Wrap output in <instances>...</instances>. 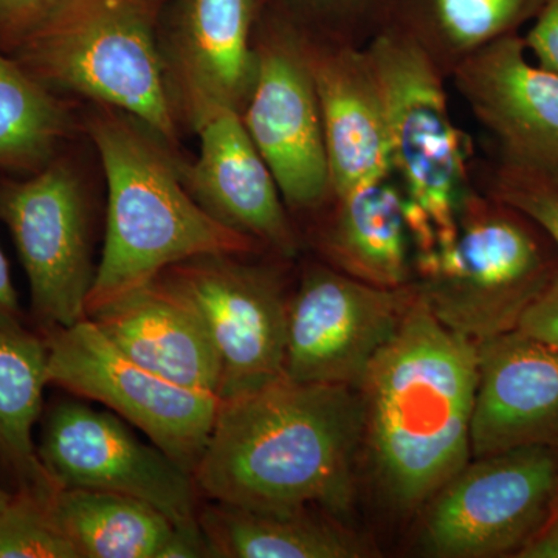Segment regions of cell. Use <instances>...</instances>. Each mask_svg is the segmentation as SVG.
Masks as SVG:
<instances>
[{
    "label": "cell",
    "mask_w": 558,
    "mask_h": 558,
    "mask_svg": "<svg viewBox=\"0 0 558 558\" xmlns=\"http://www.w3.org/2000/svg\"><path fill=\"white\" fill-rule=\"evenodd\" d=\"M260 0H186L174 64L191 120L213 108L242 113L256 80Z\"/></svg>",
    "instance_id": "obj_20"
},
{
    "label": "cell",
    "mask_w": 558,
    "mask_h": 558,
    "mask_svg": "<svg viewBox=\"0 0 558 558\" xmlns=\"http://www.w3.org/2000/svg\"><path fill=\"white\" fill-rule=\"evenodd\" d=\"M365 50L387 110L391 174L416 258L457 233L459 207L473 186L464 138L451 120L447 80L416 44L384 27Z\"/></svg>",
    "instance_id": "obj_6"
},
{
    "label": "cell",
    "mask_w": 558,
    "mask_h": 558,
    "mask_svg": "<svg viewBox=\"0 0 558 558\" xmlns=\"http://www.w3.org/2000/svg\"><path fill=\"white\" fill-rule=\"evenodd\" d=\"M517 558H558V478L548 519Z\"/></svg>",
    "instance_id": "obj_32"
},
{
    "label": "cell",
    "mask_w": 558,
    "mask_h": 558,
    "mask_svg": "<svg viewBox=\"0 0 558 558\" xmlns=\"http://www.w3.org/2000/svg\"><path fill=\"white\" fill-rule=\"evenodd\" d=\"M523 38L532 60L558 73V0H543Z\"/></svg>",
    "instance_id": "obj_30"
},
{
    "label": "cell",
    "mask_w": 558,
    "mask_h": 558,
    "mask_svg": "<svg viewBox=\"0 0 558 558\" xmlns=\"http://www.w3.org/2000/svg\"><path fill=\"white\" fill-rule=\"evenodd\" d=\"M558 277V247L523 211L476 189L453 240L414 258V288L433 317L475 344L519 329Z\"/></svg>",
    "instance_id": "obj_4"
},
{
    "label": "cell",
    "mask_w": 558,
    "mask_h": 558,
    "mask_svg": "<svg viewBox=\"0 0 558 558\" xmlns=\"http://www.w3.org/2000/svg\"><path fill=\"white\" fill-rule=\"evenodd\" d=\"M256 80L241 119L277 180L286 207L311 213L330 194L322 110L306 39L260 3Z\"/></svg>",
    "instance_id": "obj_9"
},
{
    "label": "cell",
    "mask_w": 558,
    "mask_h": 558,
    "mask_svg": "<svg viewBox=\"0 0 558 558\" xmlns=\"http://www.w3.org/2000/svg\"><path fill=\"white\" fill-rule=\"evenodd\" d=\"M201 312L220 362L219 399L284 376L290 296L274 270L241 255H204L161 271Z\"/></svg>",
    "instance_id": "obj_13"
},
{
    "label": "cell",
    "mask_w": 558,
    "mask_h": 558,
    "mask_svg": "<svg viewBox=\"0 0 558 558\" xmlns=\"http://www.w3.org/2000/svg\"><path fill=\"white\" fill-rule=\"evenodd\" d=\"M72 0H0V49L13 50Z\"/></svg>",
    "instance_id": "obj_29"
},
{
    "label": "cell",
    "mask_w": 558,
    "mask_h": 558,
    "mask_svg": "<svg viewBox=\"0 0 558 558\" xmlns=\"http://www.w3.org/2000/svg\"><path fill=\"white\" fill-rule=\"evenodd\" d=\"M13 498V492H7L5 488L0 487V510L5 508Z\"/></svg>",
    "instance_id": "obj_34"
},
{
    "label": "cell",
    "mask_w": 558,
    "mask_h": 558,
    "mask_svg": "<svg viewBox=\"0 0 558 558\" xmlns=\"http://www.w3.org/2000/svg\"><path fill=\"white\" fill-rule=\"evenodd\" d=\"M46 339L32 330L0 329V468L14 492L49 495L57 490L40 464L35 432L44 413Z\"/></svg>",
    "instance_id": "obj_24"
},
{
    "label": "cell",
    "mask_w": 558,
    "mask_h": 558,
    "mask_svg": "<svg viewBox=\"0 0 558 558\" xmlns=\"http://www.w3.org/2000/svg\"><path fill=\"white\" fill-rule=\"evenodd\" d=\"M304 39L322 110L330 193L391 174L387 110L365 47Z\"/></svg>",
    "instance_id": "obj_18"
},
{
    "label": "cell",
    "mask_w": 558,
    "mask_h": 558,
    "mask_svg": "<svg viewBox=\"0 0 558 558\" xmlns=\"http://www.w3.org/2000/svg\"><path fill=\"white\" fill-rule=\"evenodd\" d=\"M307 215L318 218L315 247L332 269L379 288L414 281L413 242L395 175L330 193Z\"/></svg>",
    "instance_id": "obj_19"
},
{
    "label": "cell",
    "mask_w": 558,
    "mask_h": 558,
    "mask_svg": "<svg viewBox=\"0 0 558 558\" xmlns=\"http://www.w3.org/2000/svg\"><path fill=\"white\" fill-rule=\"evenodd\" d=\"M51 517L78 558H163L175 524L143 499L58 487Z\"/></svg>",
    "instance_id": "obj_23"
},
{
    "label": "cell",
    "mask_w": 558,
    "mask_h": 558,
    "mask_svg": "<svg viewBox=\"0 0 558 558\" xmlns=\"http://www.w3.org/2000/svg\"><path fill=\"white\" fill-rule=\"evenodd\" d=\"M391 0H260L315 40L365 47L387 22Z\"/></svg>",
    "instance_id": "obj_26"
},
{
    "label": "cell",
    "mask_w": 558,
    "mask_h": 558,
    "mask_svg": "<svg viewBox=\"0 0 558 558\" xmlns=\"http://www.w3.org/2000/svg\"><path fill=\"white\" fill-rule=\"evenodd\" d=\"M450 81L494 140L495 159L558 171V73L531 60L521 33L470 54Z\"/></svg>",
    "instance_id": "obj_14"
},
{
    "label": "cell",
    "mask_w": 558,
    "mask_h": 558,
    "mask_svg": "<svg viewBox=\"0 0 558 558\" xmlns=\"http://www.w3.org/2000/svg\"><path fill=\"white\" fill-rule=\"evenodd\" d=\"M542 5L543 0H391L384 27L416 44L449 81L470 54L529 27Z\"/></svg>",
    "instance_id": "obj_22"
},
{
    "label": "cell",
    "mask_w": 558,
    "mask_h": 558,
    "mask_svg": "<svg viewBox=\"0 0 558 558\" xmlns=\"http://www.w3.org/2000/svg\"><path fill=\"white\" fill-rule=\"evenodd\" d=\"M0 329H25L20 299L11 277L10 264L0 247Z\"/></svg>",
    "instance_id": "obj_33"
},
{
    "label": "cell",
    "mask_w": 558,
    "mask_h": 558,
    "mask_svg": "<svg viewBox=\"0 0 558 558\" xmlns=\"http://www.w3.org/2000/svg\"><path fill=\"white\" fill-rule=\"evenodd\" d=\"M519 330L558 347V277L529 307L524 317L521 318Z\"/></svg>",
    "instance_id": "obj_31"
},
{
    "label": "cell",
    "mask_w": 558,
    "mask_h": 558,
    "mask_svg": "<svg viewBox=\"0 0 558 558\" xmlns=\"http://www.w3.org/2000/svg\"><path fill=\"white\" fill-rule=\"evenodd\" d=\"M470 172L476 189L523 211L558 247V171L492 159L478 161Z\"/></svg>",
    "instance_id": "obj_27"
},
{
    "label": "cell",
    "mask_w": 558,
    "mask_h": 558,
    "mask_svg": "<svg viewBox=\"0 0 558 558\" xmlns=\"http://www.w3.org/2000/svg\"><path fill=\"white\" fill-rule=\"evenodd\" d=\"M44 339L49 385L108 407L194 475L218 417V396L142 368L87 317L47 330Z\"/></svg>",
    "instance_id": "obj_8"
},
{
    "label": "cell",
    "mask_w": 558,
    "mask_h": 558,
    "mask_svg": "<svg viewBox=\"0 0 558 558\" xmlns=\"http://www.w3.org/2000/svg\"><path fill=\"white\" fill-rule=\"evenodd\" d=\"M0 220L27 275L33 318L43 332L86 318L97 267L89 204L72 167L51 160L31 178L3 180Z\"/></svg>",
    "instance_id": "obj_10"
},
{
    "label": "cell",
    "mask_w": 558,
    "mask_h": 558,
    "mask_svg": "<svg viewBox=\"0 0 558 558\" xmlns=\"http://www.w3.org/2000/svg\"><path fill=\"white\" fill-rule=\"evenodd\" d=\"M193 123L201 137L199 157L193 165L179 163L193 199L213 219L247 234L282 258L299 256V231L240 113L213 108Z\"/></svg>",
    "instance_id": "obj_15"
},
{
    "label": "cell",
    "mask_w": 558,
    "mask_h": 558,
    "mask_svg": "<svg viewBox=\"0 0 558 558\" xmlns=\"http://www.w3.org/2000/svg\"><path fill=\"white\" fill-rule=\"evenodd\" d=\"M557 478L553 447L470 459L424 506L422 550L438 558H517L548 519Z\"/></svg>",
    "instance_id": "obj_7"
},
{
    "label": "cell",
    "mask_w": 558,
    "mask_h": 558,
    "mask_svg": "<svg viewBox=\"0 0 558 558\" xmlns=\"http://www.w3.org/2000/svg\"><path fill=\"white\" fill-rule=\"evenodd\" d=\"M476 388L478 344L447 329L417 295L357 388L362 449L392 509L424 508L469 464Z\"/></svg>",
    "instance_id": "obj_2"
},
{
    "label": "cell",
    "mask_w": 558,
    "mask_h": 558,
    "mask_svg": "<svg viewBox=\"0 0 558 558\" xmlns=\"http://www.w3.org/2000/svg\"><path fill=\"white\" fill-rule=\"evenodd\" d=\"M362 447L357 388L281 376L220 400L193 476L211 501L253 509L319 506L347 520Z\"/></svg>",
    "instance_id": "obj_1"
},
{
    "label": "cell",
    "mask_w": 558,
    "mask_h": 558,
    "mask_svg": "<svg viewBox=\"0 0 558 558\" xmlns=\"http://www.w3.org/2000/svg\"><path fill=\"white\" fill-rule=\"evenodd\" d=\"M417 299L414 282L379 288L312 264L290 295L284 376L359 388Z\"/></svg>",
    "instance_id": "obj_12"
},
{
    "label": "cell",
    "mask_w": 558,
    "mask_h": 558,
    "mask_svg": "<svg viewBox=\"0 0 558 558\" xmlns=\"http://www.w3.org/2000/svg\"><path fill=\"white\" fill-rule=\"evenodd\" d=\"M69 130L57 94L0 49V170L39 171L54 160Z\"/></svg>",
    "instance_id": "obj_25"
},
{
    "label": "cell",
    "mask_w": 558,
    "mask_h": 558,
    "mask_svg": "<svg viewBox=\"0 0 558 558\" xmlns=\"http://www.w3.org/2000/svg\"><path fill=\"white\" fill-rule=\"evenodd\" d=\"M156 16L157 0H72L9 53L54 94L119 109L174 145Z\"/></svg>",
    "instance_id": "obj_5"
},
{
    "label": "cell",
    "mask_w": 558,
    "mask_h": 558,
    "mask_svg": "<svg viewBox=\"0 0 558 558\" xmlns=\"http://www.w3.org/2000/svg\"><path fill=\"white\" fill-rule=\"evenodd\" d=\"M472 459L523 447L558 449V347L521 330L478 344Z\"/></svg>",
    "instance_id": "obj_16"
},
{
    "label": "cell",
    "mask_w": 558,
    "mask_h": 558,
    "mask_svg": "<svg viewBox=\"0 0 558 558\" xmlns=\"http://www.w3.org/2000/svg\"><path fill=\"white\" fill-rule=\"evenodd\" d=\"M36 450L57 487L143 499L178 526L199 521L202 495L193 473L156 444L143 442L116 413L58 400L44 409Z\"/></svg>",
    "instance_id": "obj_11"
},
{
    "label": "cell",
    "mask_w": 558,
    "mask_h": 558,
    "mask_svg": "<svg viewBox=\"0 0 558 558\" xmlns=\"http://www.w3.org/2000/svg\"><path fill=\"white\" fill-rule=\"evenodd\" d=\"M87 131L108 183L105 247L87 314L182 260L266 248L213 219L186 190L160 138L134 117L95 105Z\"/></svg>",
    "instance_id": "obj_3"
},
{
    "label": "cell",
    "mask_w": 558,
    "mask_h": 558,
    "mask_svg": "<svg viewBox=\"0 0 558 558\" xmlns=\"http://www.w3.org/2000/svg\"><path fill=\"white\" fill-rule=\"evenodd\" d=\"M51 495L13 492L0 510V558H78L51 517Z\"/></svg>",
    "instance_id": "obj_28"
},
{
    "label": "cell",
    "mask_w": 558,
    "mask_h": 558,
    "mask_svg": "<svg viewBox=\"0 0 558 558\" xmlns=\"http://www.w3.org/2000/svg\"><path fill=\"white\" fill-rule=\"evenodd\" d=\"M199 523L215 558H362L373 548L319 506L253 509L211 501Z\"/></svg>",
    "instance_id": "obj_21"
},
{
    "label": "cell",
    "mask_w": 558,
    "mask_h": 558,
    "mask_svg": "<svg viewBox=\"0 0 558 558\" xmlns=\"http://www.w3.org/2000/svg\"><path fill=\"white\" fill-rule=\"evenodd\" d=\"M87 318L142 368L219 398L220 362L207 325L163 275L101 304Z\"/></svg>",
    "instance_id": "obj_17"
}]
</instances>
